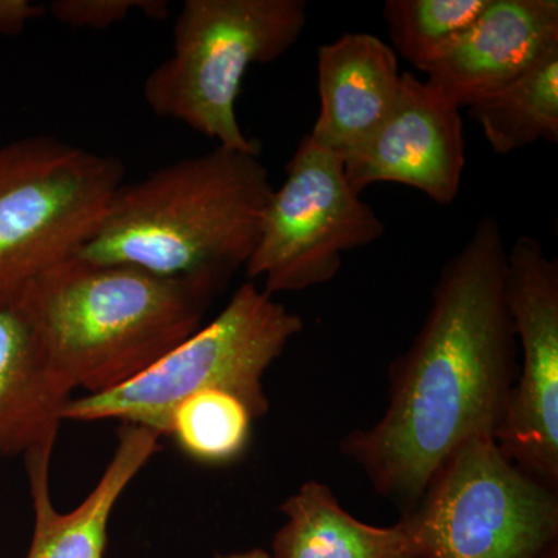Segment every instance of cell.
<instances>
[{
    "mask_svg": "<svg viewBox=\"0 0 558 558\" xmlns=\"http://www.w3.org/2000/svg\"><path fill=\"white\" fill-rule=\"evenodd\" d=\"M319 112L312 142L339 154L357 149L388 119L398 101V54L371 33H344L317 53Z\"/></svg>",
    "mask_w": 558,
    "mask_h": 558,
    "instance_id": "12",
    "label": "cell"
},
{
    "mask_svg": "<svg viewBox=\"0 0 558 558\" xmlns=\"http://www.w3.org/2000/svg\"><path fill=\"white\" fill-rule=\"evenodd\" d=\"M47 13L68 27L105 32L134 13H143L153 21L168 20L170 3L167 0H51Z\"/></svg>",
    "mask_w": 558,
    "mask_h": 558,
    "instance_id": "19",
    "label": "cell"
},
{
    "mask_svg": "<svg viewBox=\"0 0 558 558\" xmlns=\"http://www.w3.org/2000/svg\"><path fill=\"white\" fill-rule=\"evenodd\" d=\"M355 194L374 183H399L438 205L457 201L465 163L461 109L413 73H402L398 101L365 143L344 157Z\"/></svg>",
    "mask_w": 558,
    "mask_h": 558,
    "instance_id": "10",
    "label": "cell"
},
{
    "mask_svg": "<svg viewBox=\"0 0 558 558\" xmlns=\"http://www.w3.org/2000/svg\"><path fill=\"white\" fill-rule=\"evenodd\" d=\"M303 328L300 315L245 281L211 322L145 373L110 391L70 399L64 421H121L170 436L180 403L205 391L234 396L256 421L270 409L267 371Z\"/></svg>",
    "mask_w": 558,
    "mask_h": 558,
    "instance_id": "4",
    "label": "cell"
},
{
    "mask_svg": "<svg viewBox=\"0 0 558 558\" xmlns=\"http://www.w3.org/2000/svg\"><path fill=\"white\" fill-rule=\"evenodd\" d=\"M47 14V5L33 0H0V35H21L28 24Z\"/></svg>",
    "mask_w": 558,
    "mask_h": 558,
    "instance_id": "20",
    "label": "cell"
},
{
    "mask_svg": "<svg viewBox=\"0 0 558 558\" xmlns=\"http://www.w3.org/2000/svg\"><path fill=\"white\" fill-rule=\"evenodd\" d=\"M116 156L50 135L0 146V293L78 255L124 183Z\"/></svg>",
    "mask_w": 558,
    "mask_h": 558,
    "instance_id": "6",
    "label": "cell"
},
{
    "mask_svg": "<svg viewBox=\"0 0 558 558\" xmlns=\"http://www.w3.org/2000/svg\"><path fill=\"white\" fill-rule=\"evenodd\" d=\"M304 0H186L174 22L170 57L150 70L146 105L216 146L260 154L238 120L248 69L284 57L306 31Z\"/></svg>",
    "mask_w": 558,
    "mask_h": 558,
    "instance_id": "5",
    "label": "cell"
},
{
    "mask_svg": "<svg viewBox=\"0 0 558 558\" xmlns=\"http://www.w3.org/2000/svg\"><path fill=\"white\" fill-rule=\"evenodd\" d=\"M259 156L216 146L123 183L76 256L226 289L255 252L274 193Z\"/></svg>",
    "mask_w": 558,
    "mask_h": 558,
    "instance_id": "2",
    "label": "cell"
},
{
    "mask_svg": "<svg viewBox=\"0 0 558 558\" xmlns=\"http://www.w3.org/2000/svg\"><path fill=\"white\" fill-rule=\"evenodd\" d=\"M220 292L204 279L75 255L17 296L58 376L92 396L135 379L193 336Z\"/></svg>",
    "mask_w": 558,
    "mask_h": 558,
    "instance_id": "3",
    "label": "cell"
},
{
    "mask_svg": "<svg viewBox=\"0 0 558 558\" xmlns=\"http://www.w3.org/2000/svg\"><path fill=\"white\" fill-rule=\"evenodd\" d=\"M488 146L499 156L537 145L558 143V47L519 80L469 106Z\"/></svg>",
    "mask_w": 558,
    "mask_h": 558,
    "instance_id": "16",
    "label": "cell"
},
{
    "mask_svg": "<svg viewBox=\"0 0 558 558\" xmlns=\"http://www.w3.org/2000/svg\"><path fill=\"white\" fill-rule=\"evenodd\" d=\"M400 520L422 558H542L558 545V492L473 438L440 465Z\"/></svg>",
    "mask_w": 558,
    "mask_h": 558,
    "instance_id": "7",
    "label": "cell"
},
{
    "mask_svg": "<svg viewBox=\"0 0 558 558\" xmlns=\"http://www.w3.org/2000/svg\"><path fill=\"white\" fill-rule=\"evenodd\" d=\"M279 510L286 523L271 542L274 558H422L402 520L389 527L363 523L319 481L304 483Z\"/></svg>",
    "mask_w": 558,
    "mask_h": 558,
    "instance_id": "15",
    "label": "cell"
},
{
    "mask_svg": "<svg viewBox=\"0 0 558 558\" xmlns=\"http://www.w3.org/2000/svg\"><path fill=\"white\" fill-rule=\"evenodd\" d=\"M506 299L521 362L495 440L517 468L558 492V263L527 234L508 250Z\"/></svg>",
    "mask_w": 558,
    "mask_h": 558,
    "instance_id": "9",
    "label": "cell"
},
{
    "mask_svg": "<svg viewBox=\"0 0 558 558\" xmlns=\"http://www.w3.org/2000/svg\"><path fill=\"white\" fill-rule=\"evenodd\" d=\"M542 558H558V545L550 548Z\"/></svg>",
    "mask_w": 558,
    "mask_h": 558,
    "instance_id": "21",
    "label": "cell"
},
{
    "mask_svg": "<svg viewBox=\"0 0 558 558\" xmlns=\"http://www.w3.org/2000/svg\"><path fill=\"white\" fill-rule=\"evenodd\" d=\"M253 421L240 399L205 391L180 403L172 414L170 436L196 461L227 464L247 447Z\"/></svg>",
    "mask_w": 558,
    "mask_h": 558,
    "instance_id": "18",
    "label": "cell"
},
{
    "mask_svg": "<svg viewBox=\"0 0 558 558\" xmlns=\"http://www.w3.org/2000/svg\"><path fill=\"white\" fill-rule=\"evenodd\" d=\"M161 436L137 425H123L116 450L89 495L69 512H60L50 495L53 450L25 458L35 526L27 558H105L109 523L126 488L159 451Z\"/></svg>",
    "mask_w": 558,
    "mask_h": 558,
    "instance_id": "13",
    "label": "cell"
},
{
    "mask_svg": "<svg viewBox=\"0 0 558 558\" xmlns=\"http://www.w3.org/2000/svg\"><path fill=\"white\" fill-rule=\"evenodd\" d=\"M506 259L501 226L486 216L444 264L424 325L389 365L380 421L341 439V453L402 513L462 444L497 439L519 376Z\"/></svg>",
    "mask_w": 558,
    "mask_h": 558,
    "instance_id": "1",
    "label": "cell"
},
{
    "mask_svg": "<svg viewBox=\"0 0 558 558\" xmlns=\"http://www.w3.org/2000/svg\"><path fill=\"white\" fill-rule=\"evenodd\" d=\"M384 233V220L349 185L343 159L306 134L264 211L247 281L263 279L271 296L326 284L339 274L344 253Z\"/></svg>",
    "mask_w": 558,
    "mask_h": 558,
    "instance_id": "8",
    "label": "cell"
},
{
    "mask_svg": "<svg viewBox=\"0 0 558 558\" xmlns=\"http://www.w3.org/2000/svg\"><path fill=\"white\" fill-rule=\"evenodd\" d=\"M17 293H0V461L53 450L73 398Z\"/></svg>",
    "mask_w": 558,
    "mask_h": 558,
    "instance_id": "14",
    "label": "cell"
},
{
    "mask_svg": "<svg viewBox=\"0 0 558 558\" xmlns=\"http://www.w3.org/2000/svg\"><path fill=\"white\" fill-rule=\"evenodd\" d=\"M557 47V0H488L425 70V81L451 105L469 108L508 87Z\"/></svg>",
    "mask_w": 558,
    "mask_h": 558,
    "instance_id": "11",
    "label": "cell"
},
{
    "mask_svg": "<svg viewBox=\"0 0 558 558\" xmlns=\"http://www.w3.org/2000/svg\"><path fill=\"white\" fill-rule=\"evenodd\" d=\"M488 0H387L385 24L395 53L424 73L468 31Z\"/></svg>",
    "mask_w": 558,
    "mask_h": 558,
    "instance_id": "17",
    "label": "cell"
}]
</instances>
